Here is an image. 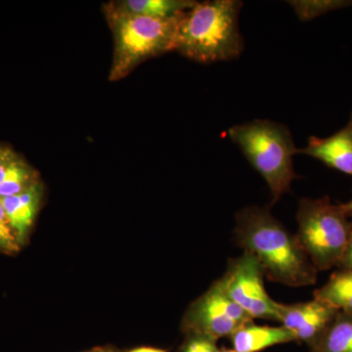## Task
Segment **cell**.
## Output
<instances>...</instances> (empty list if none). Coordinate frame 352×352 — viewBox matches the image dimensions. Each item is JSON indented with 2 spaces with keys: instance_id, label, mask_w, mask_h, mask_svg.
Returning a JSON list of instances; mask_svg holds the SVG:
<instances>
[{
  "instance_id": "cell-1",
  "label": "cell",
  "mask_w": 352,
  "mask_h": 352,
  "mask_svg": "<svg viewBox=\"0 0 352 352\" xmlns=\"http://www.w3.org/2000/svg\"><path fill=\"white\" fill-rule=\"evenodd\" d=\"M235 238L270 281L291 287L316 283V267L296 235L265 208H243L236 215Z\"/></svg>"
},
{
  "instance_id": "cell-2",
  "label": "cell",
  "mask_w": 352,
  "mask_h": 352,
  "mask_svg": "<svg viewBox=\"0 0 352 352\" xmlns=\"http://www.w3.org/2000/svg\"><path fill=\"white\" fill-rule=\"evenodd\" d=\"M239 0L196 2L179 15L175 51L200 63L228 61L244 50L240 32Z\"/></svg>"
},
{
  "instance_id": "cell-3",
  "label": "cell",
  "mask_w": 352,
  "mask_h": 352,
  "mask_svg": "<svg viewBox=\"0 0 352 352\" xmlns=\"http://www.w3.org/2000/svg\"><path fill=\"white\" fill-rule=\"evenodd\" d=\"M227 134L265 180L272 204L279 201L298 177L294 156L298 149L288 127L272 120H254L230 127Z\"/></svg>"
},
{
  "instance_id": "cell-4",
  "label": "cell",
  "mask_w": 352,
  "mask_h": 352,
  "mask_svg": "<svg viewBox=\"0 0 352 352\" xmlns=\"http://www.w3.org/2000/svg\"><path fill=\"white\" fill-rule=\"evenodd\" d=\"M105 14L115 43L109 73L111 82L126 78L145 60L175 51L179 16L170 19L148 17L120 10L113 3L106 6Z\"/></svg>"
},
{
  "instance_id": "cell-5",
  "label": "cell",
  "mask_w": 352,
  "mask_h": 352,
  "mask_svg": "<svg viewBox=\"0 0 352 352\" xmlns=\"http://www.w3.org/2000/svg\"><path fill=\"white\" fill-rule=\"evenodd\" d=\"M349 217L342 204L333 205L328 197L298 203L296 236L317 270H329L340 263L352 237Z\"/></svg>"
},
{
  "instance_id": "cell-6",
  "label": "cell",
  "mask_w": 352,
  "mask_h": 352,
  "mask_svg": "<svg viewBox=\"0 0 352 352\" xmlns=\"http://www.w3.org/2000/svg\"><path fill=\"white\" fill-rule=\"evenodd\" d=\"M261 264L252 254L244 252L232 259L219 282L226 295L252 319L279 320V302L268 295L263 283Z\"/></svg>"
},
{
  "instance_id": "cell-7",
  "label": "cell",
  "mask_w": 352,
  "mask_h": 352,
  "mask_svg": "<svg viewBox=\"0 0 352 352\" xmlns=\"http://www.w3.org/2000/svg\"><path fill=\"white\" fill-rule=\"evenodd\" d=\"M250 321H252L251 317L226 295L217 280L190 308L186 327L194 335L217 342L230 338Z\"/></svg>"
},
{
  "instance_id": "cell-8",
  "label": "cell",
  "mask_w": 352,
  "mask_h": 352,
  "mask_svg": "<svg viewBox=\"0 0 352 352\" xmlns=\"http://www.w3.org/2000/svg\"><path fill=\"white\" fill-rule=\"evenodd\" d=\"M339 314L332 305L314 298L307 302L279 305V320L295 337L308 346L318 339Z\"/></svg>"
},
{
  "instance_id": "cell-9",
  "label": "cell",
  "mask_w": 352,
  "mask_h": 352,
  "mask_svg": "<svg viewBox=\"0 0 352 352\" xmlns=\"http://www.w3.org/2000/svg\"><path fill=\"white\" fill-rule=\"evenodd\" d=\"M298 152L318 160L333 170L352 176L351 124H347L329 138L311 136L308 139L307 147Z\"/></svg>"
},
{
  "instance_id": "cell-10",
  "label": "cell",
  "mask_w": 352,
  "mask_h": 352,
  "mask_svg": "<svg viewBox=\"0 0 352 352\" xmlns=\"http://www.w3.org/2000/svg\"><path fill=\"white\" fill-rule=\"evenodd\" d=\"M43 187L38 182L18 195L1 199L7 219L20 245L23 244L34 224L38 212Z\"/></svg>"
},
{
  "instance_id": "cell-11",
  "label": "cell",
  "mask_w": 352,
  "mask_h": 352,
  "mask_svg": "<svg viewBox=\"0 0 352 352\" xmlns=\"http://www.w3.org/2000/svg\"><path fill=\"white\" fill-rule=\"evenodd\" d=\"M230 340L235 352H261L277 344L296 342L295 337L283 326H261L252 321L234 332Z\"/></svg>"
},
{
  "instance_id": "cell-12",
  "label": "cell",
  "mask_w": 352,
  "mask_h": 352,
  "mask_svg": "<svg viewBox=\"0 0 352 352\" xmlns=\"http://www.w3.org/2000/svg\"><path fill=\"white\" fill-rule=\"evenodd\" d=\"M310 352H352V314L339 311Z\"/></svg>"
},
{
  "instance_id": "cell-13",
  "label": "cell",
  "mask_w": 352,
  "mask_h": 352,
  "mask_svg": "<svg viewBox=\"0 0 352 352\" xmlns=\"http://www.w3.org/2000/svg\"><path fill=\"white\" fill-rule=\"evenodd\" d=\"M196 2L192 0H122L113 4L126 12L170 19L188 10Z\"/></svg>"
},
{
  "instance_id": "cell-14",
  "label": "cell",
  "mask_w": 352,
  "mask_h": 352,
  "mask_svg": "<svg viewBox=\"0 0 352 352\" xmlns=\"http://www.w3.org/2000/svg\"><path fill=\"white\" fill-rule=\"evenodd\" d=\"M314 298L352 314V270L333 273L327 283L314 292Z\"/></svg>"
},
{
  "instance_id": "cell-15",
  "label": "cell",
  "mask_w": 352,
  "mask_h": 352,
  "mask_svg": "<svg viewBox=\"0 0 352 352\" xmlns=\"http://www.w3.org/2000/svg\"><path fill=\"white\" fill-rule=\"evenodd\" d=\"M38 182V176L34 170L17 157L9 166L0 183V198L18 195Z\"/></svg>"
},
{
  "instance_id": "cell-16",
  "label": "cell",
  "mask_w": 352,
  "mask_h": 352,
  "mask_svg": "<svg viewBox=\"0 0 352 352\" xmlns=\"http://www.w3.org/2000/svg\"><path fill=\"white\" fill-rule=\"evenodd\" d=\"M289 6L302 22L352 6V0H291Z\"/></svg>"
},
{
  "instance_id": "cell-17",
  "label": "cell",
  "mask_w": 352,
  "mask_h": 352,
  "mask_svg": "<svg viewBox=\"0 0 352 352\" xmlns=\"http://www.w3.org/2000/svg\"><path fill=\"white\" fill-rule=\"evenodd\" d=\"M20 243L7 219L6 210L0 198V251L15 252L19 250Z\"/></svg>"
},
{
  "instance_id": "cell-18",
  "label": "cell",
  "mask_w": 352,
  "mask_h": 352,
  "mask_svg": "<svg viewBox=\"0 0 352 352\" xmlns=\"http://www.w3.org/2000/svg\"><path fill=\"white\" fill-rule=\"evenodd\" d=\"M182 352H219V349L215 340L193 333V337L185 344Z\"/></svg>"
},
{
  "instance_id": "cell-19",
  "label": "cell",
  "mask_w": 352,
  "mask_h": 352,
  "mask_svg": "<svg viewBox=\"0 0 352 352\" xmlns=\"http://www.w3.org/2000/svg\"><path fill=\"white\" fill-rule=\"evenodd\" d=\"M17 155L9 149V148L0 146V183L3 179L6 170H8L9 166L12 164L14 160L17 157Z\"/></svg>"
},
{
  "instance_id": "cell-20",
  "label": "cell",
  "mask_w": 352,
  "mask_h": 352,
  "mask_svg": "<svg viewBox=\"0 0 352 352\" xmlns=\"http://www.w3.org/2000/svg\"><path fill=\"white\" fill-rule=\"evenodd\" d=\"M340 270H352V237L347 245L346 251L342 254L340 263L338 264Z\"/></svg>"
},
{
  "instance_id": "cell-21",
  "label": "cell",
  "mask_w": 352,
  "mask_h": 352,
  "mask_svg": "<svg viewBox=\"0 0 352 352\" xmlns=\"http://www.w3.org/2000/svg\"><path fill=\"white\" fill-rule=\"evenodd\" d=\"M131 352H166L163 349H153V347H140V349H134Z\"/></svg>"
},
{
  "instance_id": "cell-22",
  "label": "cell",
  "mask_w": 352,
  "mask_h": 352,
  "mask_svg": "<svg viewBox=\"0 0 352 352\" xmlns=\"http://www.w3.org/2000/svg\"><path fill=\"white\" fill-rule=\"evenodd\" d=\"M342 208L346 210V214L349 215V217H352V200L349 201V203L342 204Z\"/></svg>"
},
{
  "instance_id": "cell-23",
  "label": "cell",
  "mask_w": 352,
  "mask_h": 352,
  "mask_svg": "<svg viewBox=\"0 0 352 352\" xmlns=\"http://www.w3.org/2000/svg\"><path fill=\"white\" fill-rule=\"evenodd\" d=\"M219 352H235L233 349H222V351H219Z\"/></svg>"
},
{
  "instance_id": "cell-24",
  "label": "cell",
  "mask_w": 352,
  "mask_h": 352,
  "mask_svg": "<svg viewBox=\"0 0 352 352\" xmlns=\"http://www.w3.org/2000/svg\"><path fill=\"white\" fill-rule=\"evenodd\" d=\"M349 124H351L352 126V113H351V120H349Z\"/></svg>"
}]
</instances>
